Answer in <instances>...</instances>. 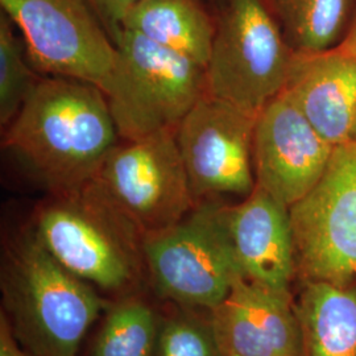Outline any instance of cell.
<instances>
[{"instance_id":"cell-25","label":"cell","mask_w":356,"mask_h":356,"mask_svg":"<svg viewBox=\"0 0 356 356\" xmlns=\"http://www.w3.org/2000/svg\"><path fill=\"white\" fill-rule=\"evenodd\" d=\"M223 1H225V0H222V3H223Z\"/></svg>"},{"instance_id":"cell-15","label":"cell","mask_w":356,"mask_h":356,"mask_svg":"<svg viewBox=\"0 0 356 356\" xmlns=\"http://www.w3.org/2000/svg\"><path fill=\"white\" fill-rule=\"evenodd\" d=\"M296 289L304 356H356V281Z\"/></svg>"},{"instance_id":"cell-22","label":"cell","mask_w":356,"mask_h":356,"mask_svg":"<svg viewBox=\"0 0 356 356\" xmlns=\"http://www.w3.org/2000/svg\"><path fill=\"white\" fill-rule=\"evenodd\" d=\"M0 356H38L28 351L15 338L7 318L0 313Z\"/></svg>"},{"instance_id":"cell-18","label":"cell","mask_w":356,"mask_h":356,"mask_svg":"<svg viewBox=\"0 0 356 356\" xmlns=\"http://www.w3.org/2000/svg\"><path fill=\"white\" fill-rule=\"evenodd\" d=\"M161 319L143 292L108 298L89 356H156Z\"/></svg>"},{"instance_id":"cell-21","label":"cell","mask_w":356,"mask_h":356,"mask_svg":"<svg viewBox=\"0 0 356 356\" xmlns=\"http://www.w3.org/2000/svg\"><path fill=\"white\" fill-rule=\"evenodd\" d=\"M113 38L122 29L131 10L141 0H86Z\"/></svg>"},{"instance_id":"cell-6","label":"cell","mask_w":356,"mask_h":356,"mask_svg":"<svg viewBox=\"0 0 356 356\" xmlns=\"http://www.w3.org/2000/svg\"><path fill=\"white\" fill-rule=\"evenodd\" d=\"M293 58L266 0H225L206 67V92L257 116L285 89Z\"/></svg>"},{"instance_id":"cell-4","label":"cell","mask_w":356,"mask_h":356,"mask_svg":"<svg viewBox=\"0 0 356 356\" xmlns=\"http://www.w3.org/2000/svg\"><path fill=\"white\" fill-rule=\"evenodd\" d=\"M114 44V66L101 90L119 138L138 141L176 131L206 92L204 67L126 28Z\"/></svg>"},{"instance_id":"cell-5","label":"cell","mask_w":356,"mask_h":356,"mask_svg":"<svg viewBox=\"0 0 356 356\" xmlns=\"http://www.w3.org/2000/svg\"><path fill=\"white\" fill-rule=\"evenodd\" d=\"M222 198L200 201L177 223L145 232L147 279L170 305L211 312L243 276Z\"/></svg>"},{"instance_id":"cell-9","label":"cell","mask_w":356,"mask_h":356,"mask_svg":"<svg viewBox=\"0 0 356 356\" xmlns=\"http://www.w3.org/2000/svg\"><path fill=\"white\" fill-rule=\"evenodd\" d=\"M94 179L144 232L177 223L197 204L176 131L118 144Z\"/></svg>"},{"instance_id":"cell-12","label":"cell","mask_w":356,"mask_h":356,"mask_svg":"<svg viewBox=\"0 0 356 356\" xmlns=\"http://www.w3.org/2000/svg\"><path fill=\"white\" fill-rule=\"evenodd\" d=\"M210 316L223 356H304L293 292L241 276Z\"/></svg>"},{"instance_id":"cell-7","label":"cell","mask_w":356,"mask_h":356,"mask_svg":"<svg viewBox=\"0 0 356 356\" xmlns=\"http://www.w3.org/2000/svg\"><path fill=\"white\" fill-rule=\"evenodd\" d=\"M289 211L296 288L356 281V143L335 148L318 185Z\"/></svg>"},{"instance_id":"cell-17","label":"cell","mask_w":356,"mask_h":356,"mask_svg":"<svg viewBox=\"0 0 356 356\" xmlns=\"http://www.w3.org/2000/svg\"><path fill=\"white\" fill-rule=\"evenodd\" d=\"M294 53L337 48L346 38L356 0H266Z\"/></svg>"},{"instance_id":"cell-1","label":"cell","mask_w":356,"mask_h":356,"mask_svg":"<svg viewBox=\"0 0 356 356\" xmlns=\"http://www.w3.org/2000/svg\"><path fill=\"white\" fill-rule=\"evenodd\" d=\"M118 138L101 88L47 76L38 79L7 127L3 145L38 188L61 194L97 177Z\"/></svg>"},{"instance_id":"cell-2","label":"cell","mask_w":356,"mask_h":356,"mask_svg":"<svg viewBox=\"0 0 356 356\" xmlns=\"http://www.w3.org/2000/svg\"><path fill=\"white\" fill-rule=\"evenodd\" d=\"M1 314L38 356H76L108 298L64 267L28 226L11 236L0 267Z\"/></svg>"},{"instance_id":"cell-23","label":"cell","mask_w":356,"mask_h":356,"mask_svg":"<svg viewBox=\"0 0 356 356\" xmlns=\"http://www.w3.org/2000/svg\"><path fill=\"white\" fill-rule=\"evenodd\" d=\"M338 51H343L346 54L356 57V11L353 19V23L348 28V32L343 38V41L337 47Z\"/></svg>"},{"instance_id":"cell-16","label":"cell","mask_w":356,"mask_h":356,"mask_svg":"<svg viewBox=\"0 0 356 356\" xmlns=\"http://www.w3.org/2000/svg\"><path fill=\"white\" fill-rule=\"evenodd\" d=\"M206 67L210 61L216 22L200 0H141L123 26Z\"/></svg>"},{"instance_id":"cell-20","label":"cell","mask_w":356,"mask_h":356,"mask_svg":"<svg viewBox=\"0 0 356 356\" xmlns=\"http://www.w3.org/2000/svg\"><path fill=\"white\" fill-rule=\"evenodd\" d=\"M156 356H223L210 312L172 305L161 319Z\"/></svg>"},{"instance_id":"cell-3","label":"cell","mask_w":356,"mask_h":356,"mask_svg":"<svg viewBox=\"0 0 356 356\" xmlns=\"http://www.w3.org/2000/svg\"><path fill=\"white\" fill-rule=\"evenodd\" d=\"M40 242L64 267L108 298L148 285L140 226L92 179L48 194L32 216Z\"/></svg>"},{"instance_id":"cell-8","label":"cell","mask_w":356,"mask_h":356,"mask_svg":"<svg viewBox=\"0 0 356 356\" xmlns=\"http://www.w3.org/2000/svg\"><path fill=\"white\" fill-rule=\"evenodd\" d=\"M0 6L17 26L36 70L102 88L116 47L86 0H0Z\"/></svg>"},{"instance_id":"cell-14","label":"cell","mask_w":356,"mask_h":356,"mask_svg":"<svg viewBox=\"0 0 356 356\" xmlns=\"http://www.w3.org/2000/svg\"><path fill=\"white\" fill-rule=\"evenodd\" d=\"M282 91L335 148L351 143L356 118V57L337 48L294 53Z\"/></svg>"},{"instance_id":"cell-10","label":"cell","mask_w":356,"mask_h":356,"mask_svg":"<svg viewBox=\"0 0 356 356\" xmlns=\"http://www.w3.org/2000/svg\"><path fill=\"white\" fill-rule=\"evenodd\" d=\"M254 123V115L207 92L181 120L176 139L195 202L252 193Z\"/></svg>"},{"instance_id":"cell-19","label":"cell","mask_w":356,"mask_h":356,"mask_svg":"<svg viewBox=\"0 0 356 356\" xmlns=\"http://www.w3.org/2000/svg\"><path fill=\"white\" fill-rule=\"evenodd\" d=\"M17 26L6 13H0V123L8 127L38 83Z\"/></svg>"},{"instance_id":"cell-11","label":"cell","mask_w":356,"mask_h":356,"mask_svg":"<svg viewBox=\"0 0 356 356\" xmlns=\"http://www.w3.org/2000/svg\"><path fill=\"white\" fill-rule=\"evenodd\" d=\"M335 147L281 91L256 116L252 160L256 185L292 207L313 191L330 165Z\"/></svg>"},{"instance_id":"cell-24","label":"cell","mask_w":356,"mask_h":356,"mask_svg":"<svg viewBox=\"0 0 356 356\" xmlns=\"http://www.w3.org/2000/svg\"><path fill=\"white\" fill-rule=\"evenodd\" d=\"M351 143H356V118L354 128H353V135H351Z\"/></svg>"},{"instance_id":"cell-13","label":"cell","mask_w":356,"mask_h":356,"mask_svg":"<svg viewBox=\"0 0 356 356\" xmlns=\"http://www.w3.org/2000/svg\"><path fill=\"white\" fill-rule=\"evenodd\" d=\"M226 222L243 277L294 293L297 267L289 207L256 185L239 204H227Z\"/></svg>"}]
</instances>
